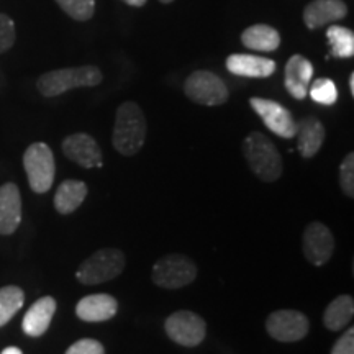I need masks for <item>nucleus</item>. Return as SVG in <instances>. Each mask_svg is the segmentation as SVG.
<instances>
[{"label": "nucleus", "instance_id": "obj_27", "mask_svg": "<svg viewBox=\"0 0 354 354\" xmlns=\"http://www.w3.org/2000/svg\"><path fill=\"white\" fill-rule=\"evenodd\" d=\"M339 185L348 197H354V153H348L339 166Z\"/></svg>", "mask_w": 354, "mask_h": 354}, {"label": "nucleus", "instance_id": "obj_13", "mask_svg": "<svg viewBox=\"0 0 354 354\" xmlns=\"http://www.w3.org/2000/svg\"><path fill=\"white\" fill-rule=\"evenodd\" d=\"M118 312L117 299L109 294H94L81 299L76 305V315L82 322L99 323L113 318Z\"/></svg>", "mask_w": 354, "mask_h": 354}, {"label": "nucleus", "instance_id": "obj_4", "mask_svg": "<svg viewBox=\"0 0 354 354\" xmlns=\"http://www.w3.org/2000/svg\"><path fill=\"white\" fill-rule=\"evenodd\" d=\"M125 254L117 248H104L79 266L76 277L84 286H97L118 277L125 269Z\"/></svg>", "mask_w": 354, "mask_h": 354}, {"label": "nucleus", "instance_id": "obj_1", "mask_svg": "<svg viewBox=\"0 0 354 354\" xmlns=\"http://www.w3.org/2000/svg\"><path fill=\"white\" fill-rule=\"evenodd\" d=\"M146 140V118L135 102L122 104L115 115L113 146L123 156H135L141 151Z\"/></svg>", "mask_w": 354, "mask_h": 354}, {"label": "nucleus", "instance_id": "obj_32", "mask_svg": "<svg viewBox=\"0 0 354 354\" xmlns=\"http://www.w3.org/2000/svg\"><path fill=\"white\" fill-rule=\"evenodd\" d=\"M2 354H24V353H21V349H19V348H15V346H8V348L3 349Z\"/></svg>", "mask_w": 354, "mask_h": 354}, {"label": "nucleus", "instance_id": "obj_15", "mask_svg": "<svg viewBox=\"0 0 354 354\" xmlns=\"http://www.w3.org/2000/svg\"><path fill=\"white\" fill-rule=\"evenodd\" d=\"M348 7L343 0H313L305 7L304 21L308 28L315 30L344 19Z\"/></svg>", "mask_w": 354, "mask_h": 354}, {"label": "nucleus", "instance_id": "obj_25", "mask_svg": "<svg viewBox=\"0 0 354 354\" xmlns=\"http://www.w3.org/2000/svg\"><path fill=\"white\" fill-rule=\"evenodd\" d=\"M312 86L308 87V94L312 100L322 105H335L338 100V88L336 84L328 77H320L315 82H310Z\"/></svg>", "mask_w": 354, "mask_h": 354}, {"label": "nucleus", "instance_id": "obj_16", "mask_svg": "<svg viewBox=\"0 0 354 354\" xmlns=\"http://www.w3.org/2000/svg\"><path fill=\"white\" fill-rule=\"evenodd\" d=\"M21 221L20 190L13 183L0 187V234H12Z\"/></svg>", "mask_w": 354, "mask_h": 354}, {"label": "nucleus", "instance_id": "obj_5", "mask_svg": "<svg viewBox=\"0 0 354 354\" xmlns=\"http://www.w3.org/2000/svg\"><path fill=\"white\" fill-rule=\"evenodd\" d=\"M24 167L33 192L44 194L53 187L56 162L51 148L46 143H33L24 154Z\"/></svg>", "mask_w": 354, "mask_h": 354}, {"label": "nucleus", "instance_id": "obj_12", "mask_svg": "<svg viewBox=\"0 0 354 354\" xmlns=\"http://www.w3.org/2000/svg\"><path fill=\"white\" fill-rule=\"evenodd\" d=\"M63 153L84 169L102 167V151L97 141L87 133H74L63 141Z\"/></svg>", "mask_w": 354, "mask_h": 354}, {"label": "nucleus", "instance_id": "obj_11", "mask_svg": "<svg viewBox=\"0 0 354 354\" xmlns=\"http://www.w3.org/2000/svg\"><path fill=\"white\" fill-rule=\"evenodd\" d=\"M335 253V238L322 221H312L304 232V256L310 264H326Z\"/></svg>", "mask_w": 354, "mask_h": 354}, {"label": "nucleus", "instance_id": "obj_10", "mask_svg": "<svg viewBox=\"0 0 354 354\" xmlns=\"http://www.w3.org/2000/svg\"><path fill=\"white\" fill-rule=\"evenodd\" d=\"M250 105L259 115L264 125L269 128V131L286 140L294 138L295 131H297V123L286 107H282L277 102L261 99V97H253L250 100Z\"/></svg>", "mask_w": 354, "mask_h": 354}, {"label": "nucleus", "instance_id": "obj_23", "mask_svg": "<svg viewBox=\"0 0 354 354\" xmlns=\"http://www.w3.org/2000/svg\"><path fill=\"white\" fill-rule=\"evenodd\" d=\"M25 294L20 287L7 286L0 289V326L7 325L24 307Z\"/></svg>", "mask_w": 354, "mask_h": 354}, {"label": "nucleus", "instance_id": "obj_8", "mask_svg": "<svg viewBox=\"0 0 354 354\" xmlns=\"http://www.w3.org/2000/svg\"><path fill=\"white\" fill-rule=\"evenodd\" d=\"M165 330L172 342L185 348L198 346L207 335V323L190 310H179L167 317Z\"/></svg>", "mask_w": 354, "mask_h": 354}, {"label": "nucleus", "instance_id": "obj_28", "mask_svg": "<svg viewBox=\"0 0 354 354\" xmlns=\"http://www.w3.org/2000/svg\"><path fill=\"white\" fill-rule=\"evenodd\" d=\"M15 43V24L6 13H0V53L10 50Z\"/></svg>", "mask_w": 354, "mask_h": 354}, {"label": "nucleus", "instance_id": "obj_30", "mask_svg": "<svg viewBox=\"0 0 354 354\" xmlns=\"http://www.w3.org/2000/svg\"><path fill=\"white\" fill-rule=\"evenodd\" d=\"M331 354H354V328L349 326L348 331L339 336L338 342L331 348Z\"/></svg>", "mask_w": 354, "mask_h": 354}, {"label": "nucleus", "instance_id": "obj_14", "mask_svg": "<svg viewBox=\"0 0 354 354\" xmlns=\"http://www.w3.org/2000/svg\"><path fill=\"white\" fill-rule=\"evenodd\" d=\"M313 77V66L302 55H294L286 64V88L294 99L302 100L308 95Z\"/></svg>", "mask_w": 354, "mask_h": 354}, {"label": "nucleus", "instance_id": "obj_3", "mask_svg": "<svg viewBox=\"0 0 354 354\" xmlns=\"http://www.w3.org/2000/svg\"><path fill=\"white\" fill-rule=\"evenodd\" d=\"M102 82V73L95 66L56 69L43 74L37 87L44 97H56L77 87H95Z\"/></svg>", "mask_w": 354, "mask_h": 354}, {"label": "nucleus", "instance_id": "obj_9", "mask_svg": "<svg viewBox=\"0 0 354 354\" xmlns=\"http://www.w3.org/2000/svg\"><path fill=\"white\" fill-rule=\"evenodd\" d=\"M308 318L299 310H277L266 320L269 336L281 343H295L304 339L308 333Z\"/></svg>", "mask_w": 354, "mask_h": 354}, {"label": "nucleus", "instance_id": "obj_18", "mask_svg": "<svg viewBox=\"0 0 354 354\" xmlns=\"http://www.w3.org/2000/svg\"><path fill=\"white\" fill-rule=\"evenodd\" d=\"M56 313V300L46 295V297L38 299L28 312L25 313L24 322H21V328L28 336H41L48 331L51 325L53 317Z\"/></svg>", "mask_w": 354, "mask_h": 354}, {"label": "nucleus", "instance_id": "obj_31", "mask_svg": "<svg viewBox=\"0 0 354 354\" xmlns=\"http://www.w3.org/2000/svg\"><path fill=\"white\" fill-rule=\"evenodd\" d=\"M123 2L128 3V6H133V7H141V6H145L146 0H123Z\"/></svg>", "mask_w": 354, "mask_h": 354}, {"label": "nucleus", "instance_id": "obj_7", "mask_svg": "<svg viewBox=\"0 0 354 354\" xmlns=\"http://www.w3.org/2000/svg\"><path fill=\"white\" fill-rule=\"evenodd\" d=\"M190 100L205 107L223 105L228 100V87L223 79L210 71H196L187 77L184 86Z\"/></svg>", "mask_w": 354, "mask_h": 354}, {"label": "nucleus", "instance_id": "obj_33", "mask_svg": "<svg viewBox=\"0 0 354 354\" xmlns=\"http://www.w3.org/2000/svg\"><path fill=\"white\" fill-rule=\"evenodd\" d=\"M349 91H351V95H354V73L349 76Z\"/></svg>", "mask_w": 354, "mask_h": 354}, {"label": "nucleus", "instance_id": "obj_29", "mask_svg": "<svg viewBox=\"0 0 354 354\" xmlns=\"http://www.w3.org/2000/svg\"><path fill=\"white\" fill-rule=\"evenodd\" d=\"M66 354H105V349L97 339L84 338L74 344H71Z\"/></svg>", "mask_w": 354, "mask_h": 354}, {"label": "nucleus", "instance_id": "obj_17", "mask_svg": "<svg viewBox=\"0 0 354 354\" xmlns=\"http://www.w3.org/2000/svg\"><path fill=\"white\" fill-rule=\"evenodd\" d=\"M227 69L234 76L263 79L272 76L276 63L269 57L256 55H232L227 59Z\"/></svg>", "mask_w": 354, "mask_h": 354}, {"label": "nucleus", "instance_id": "obj_2", "mask_svg": "<svg viewBox=\"0 0 354 354\" xmlns=\"http://www.w3.org/2000/svg\"><path fill=\"white\" fill-rule=\"evenodd\" d=\"M243 153L253 174L264 183H274L282 176L284 162L281 153L263 133L251 131L243 141Z\"/></svg>", "mask_w": 354, "mask_h": 354}, {"label": "nucleus", "instance_id": "obj_26", "mask_svg": "<svg viewBox=\"0 0 354 354\" xmlns=\"http://www.w3.org/2000/svg\"><path fill=\"white\" fill-rule=\"evenodd\" d=\"M56 2L71 19L79 21L92 19L95 12V0H56Z\"/></svg>", "mask_w": 354, "mask_h": 354}, {"label": "nucleus", "instance_id": "obj_19", "mask_svg": "<svg viewBox=\"0 0 354 354\" xmlns=\"http://www.w3.org/2000/svg\"><path fill=\"white\" fill-rule=\"evenodd\" d=\"M297 148L305 159L313 158L320 151L323 141H325V127L315 117L302 118L297 123Z\"/></svg>", "mask_w": 354, "mask_h": 354}, {"label": "nucleus", "instance_id": "obj_24", "mask_svg": "<svg viewBox=\"0 0 354 354\" xmlns=\"http://www.w3.org/2000/svg\"><path fill=\"white\" fill-rule=\"evenodd\" d=\"M326 38L331 46V53L336 57L354 56V33L344 26L333 25L326 30Z\"/></svg>", "mask_w": 354, "mask_h": 354}, {"label": "nucleus", "instance_id": "obj_21", "mask_svg": "<svg viewBox=\"0 0 354 354\" xmlns=\"http://www.w3.org/2000/svg\"><path fill=\"white\" fill-rule=\"evenodd\" d=\"M241 41L246 48L253 51H276L281 44V35L276 28L269 25H253L241 35Z\"/></svg>", "mask_w": 354, "mask_h": 354}, {"label": "nucleus", "instance_id": "obj_34", "mask_svg": "<svg viewBox=\"0 0 354 354\" xmlns=\"http://www.w3.org/2000/svg\"><path fill=\"white\" fill-rule=\"evenodd\" d=\"M159 2H162V3H171L172 0H159Z\"/></svg>", "mask_w": 354, "mask_h": 354}, {"label": "nucleus", "instance_id": "obj_20", "mask_svg": "<svg viewBox=\"0 0 354 354\" xmlns=\"http://www.w3.org/2000/svg\"><path fill=\"white\" fill-rule=\"evenodd\" d=\"M87 184L82 180L68 179L59 185L55 196V209L61 215H69L76 212L87 197Z\"/></svg>", "mask_w": 354, "mask_h": 354}, {"label": "nucleus", "instance_id": "obj_22", "mask_svg": "<svg viewBox=\"0 0 354 354\" xmlns=\"http://www.w3.org/2000/svg\"><path fill=\"white\" fill-rule=\"evenodd\" d=\"M354 315V300L351 295H339L335 300H331L328 307L323 313V323L330 331H339L346 328L353 322Z\"/></svg>", "mask_w": 354, "mask_h": 354}, {"label": "nucleus", "instance_id": "obj_6", "mask_svg": "<svg viewBox=\"0 0 354 354\" xmlns=\"http://www.w3.org/2000/svg\"><path fill=\"white\" fill-rule=\"evenodd\" d=\"M197 277V266L187 256L171 253L153 266V282L162 289H180L192 284Z\"/></svg>", "mask_w": 354, "mask_h": 354}]
</instances>
